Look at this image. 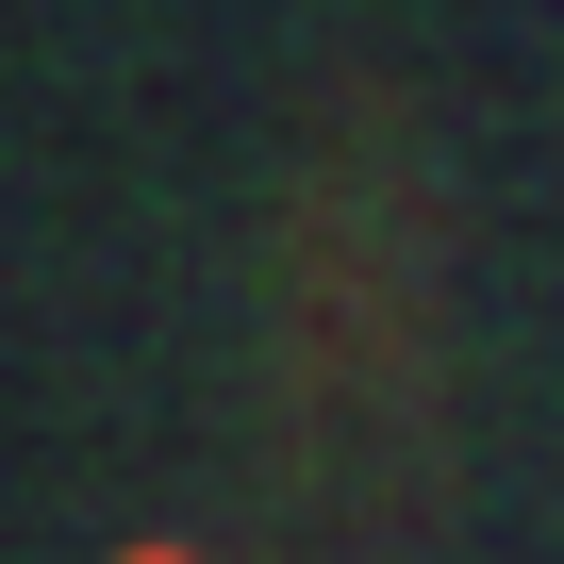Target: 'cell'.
I'll return each mask as SVG.
<instances>
[{
    "instance_id": "1",
    "label": "cell",
    "mask_w": 564,
    "mask_h": 564,
    "mask_svg": "<svg viewBox=\"0 0 564 564\" xmlns=\"http://www.w3.org/2000/svg\"><path fill=\"white\" fill-rule=\"evenodd\" d=\"M133 564H183V547H133Z\"/></svg>"
}]
</instances>
